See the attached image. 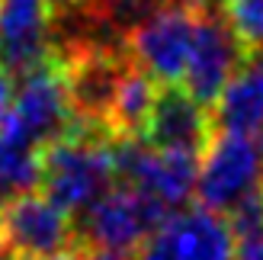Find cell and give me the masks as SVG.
<instances>
[{
  "mask_svg": "<svg viewBox=\"0 0 263 260\" xmlns=\"http://www.w3.org/2000/svg\"><path fill=\"white\" fill-rule=\"evenodd\" d=\"M215 135H247L263 128V55H251L212 106Z\"/></svg>",
  "mask_w": 263,
  "mask_h": 260,
  "instance_id": "11",
  "label": "cell"
},
{
  "mask_svg": "<svg viewBox=\"0 0 263 260\" xmlns=\"http://www.w3.org/2000/svg\"><path fill=\"white\" fill-rule=\"evenodd\" d=\"M10 128L35 145L39 151L61 141L74 128V113L68 100V81H64V64L55 55L32 74L20 77L16 97H13V113L7 119Z\"/></svg>",
  "mask_w": 263,
  "mask_h": 260,
  "instance_id": "5",
  "label": "cell"
},
{
  "mask_svg": "<svg viewBox=\"0 0 263 260\" xmlns=\"http://www.w3.org/2000/svg\"><path fill=\"white\" fill-rule=\"evenodd\" d=\"M234 260H263V235L241 238L234 248Z\"/></svg>",
  "mask_w": 263,
  "mask_h": 260,
  "instance_id": "16",
  "label": "cell"
},
{
  "mask_svg": "<svg viewBox=\"0 0 263 260\" xmlns=\"http://www.w3.org/2000/svg\"><path fill=\"white\" fill-rule=\"evenodd\" d=\"M84 248L74 218L42 190L0 202V251L10 260H55Z\"/></svg>",
  "mask_w": 263,
  "mask_h": 260,
  "instance_id": "2",
  "label": "cell"
},
{
  "mask_svg": "<svg viewBox=\"0 0 263 260\" xmlns=\"http://www.w3.org/2000/svg\"><path fill=\"white\" fill-rule=\"evenodd\" d=\"M215 128L212 116L199 106L180 84L177 87H157L151 116L141 128V141L157 151H186V154H205L212 145Z\"/></svg>",
  "mask_w": 263,
  "mask_h": 260,
  "instance_id": "10",
  "label": "cell"
},
{
  "mask_svg": "<svg viewBox=\"0 0 263 260\" xmlns=\"http://www.w3.org/2000/svg\"><path fill=\"white\" fill-rule=\"evenodd\" d=\"M13 97H16V90H13V77L0 71V125L10 119L13 113Z\"/></svg>",
  "mask_w": 263,
  "mask_h": 260,
  "instance_id": "17",
  "label": "cell"
},
{
  "mask_svg": "<svg viewBox=\"0 0 263 260\" xmlns=\"http://www.w3.org/2000/svg\"><path fill=\"white\" fill-rule=\"evenodd\" d=\"M199 10L202 7L174 4L125 39V51L132 64L148 74L157 87L183 84L190 55H193V42H196Z\"/></svg>",
  "mask_w": 263,
  "mask_h": 260,
  "instance_id": "4",
  "label": "cell"
},
{
  "mask_svg": "<svg viewBox=\"0 0 263 260\" xmlns=\"http://www.w3.org/2000/svg\"><path fill=\"white\" fill-rule=\"evenodd\" d=\"M90 260H128V257H122V254H109V251H93V254H90Z\"/></svg>",
  "mask_w": 263,
  "mask_h": 260,
  "instance_id": "19",
  "label": "cell"
},
{
  "mask_svg": "<svg viewBox=\"0 0 263 260\" xmlns=\"http://www.w3.org/2000/svg\"><path fill=\"white\" fill-rule=\"evenodd\" d=\"M154 97H157V84L132 64L122 77L119 90H116V100H112L109 119H106V135L112 141L116 138H141V128L151 116Z\"/></svg>",
  "mask_w": 263,
  "mask_h": 260,
  "instance_id": "12",
  "label": "cell"
},
{
  "mask_svg": "<svg viewBox=\"0 0 263 260\" xmlns=\"http://www.w3.org/2000/svg\"><path fill=\"white\" fill-rule=\"evenodd\" d=\"M263 183L257 141L247 135L218 132L199 161V180H196V202L205 212L225 218L247 193Z\"/></svg>",
  "mask_w": 263,
  "mask_h": 260,
  "instance_id": "6",
  "label": "cell"
},
{
  "mask_svg": "<svg viewBox=\"0 0 263 260\" xmlns=\"http://www.w3.org/2000/svg\"><path fill=\"white\" fill-rule=\"evenodd\" d=\"M260 138H257V154H260V174H263V128L257 132Z\"/></svg>",
  "mask_w": 263,
  "mask_h": 260,
  "instance_id": "20",
  "label": "cell"
},
{
  "mask_svg": "<svg viewBox=\"0 0 263 260\" xmlns=\"http://www.w3.org/2000/svg\"><path fill=\"white\" fill-rule=\"evenodd\" d=\"M42 187V151L16 128L0 125V202Z\"/></svg>",
  "mask_w": 263,
  "mask_h": 260,
  "instance_id": "13",
  "label": "cell"
},
{
  "mask_svg": "<svg viewBox=\"0 0 263 260\" xmlns=\"http://www.w3.org/2000/svg\"><path fill=\"white\" fill-rule=\"evenodd\" d=\"M218 10L247 55H263V0H218Z\"/></svg>",
  "mask_w": 263,
  "mask_h": 260,
  "instance_id": "14",
  "label": "cell"
},
{
  "mask_svg": "<svg viewBox=\"0 0 263 260\" xmlns=\"http://www.w3.org/2000/svg\"><path fill=\"white\" fill-rule=\"evenodd\" d=\"M42 4H45V10L51 16H68V13H74L84 0H42Z\"/></svg>",
  "mask_w": 263,
  "mask_h": 260,
  "instance_id": "18",
  "label": "cell"
},
{
  "mask_svg": "<svg viewBox=\"0 0 263 260\" xmlns=\"http://www.w3.org/2000/svg\"><path fill=\"white\" fill-rule=\"evenodd\" d=\"M51 58V13L42 0H0V71L26 77Z\"/></svg>",
  "mask_w": 263,
  "mask_h": 260,
  "instance_id": "9",
  "label": "cell"
},
{
  "mask_svg": "<svg viewBox=\"0 0 263 260\" xmlns=\"http://www.w3.org/2000/svg\"><path fill=\"white\" fill-rule=\"evenodd\" d=\"M251 58L238 42V35L231 32V26L225 23L221 10L202 7L199 10V26H196V42L193 55L186 64V77H183V90L212 113L218 103L221 90L231 84V77L241 71V64Z\"/></svg>",
  "mask_w": 263,
  "mask_h": 260,
  "instance_id": "7",
  "label": "cell"
},
{
  "mask_svg": "<svg viewBox=\"0 0 263 260\" xmlns=\"http://www.w3.org/2000/svg\"><path fill=\"white\" fill-rule=\"evenodd\" d=\"M132 260H234V235L221 215L196 206L170 215Z\"/></svg>",
  "mask_w": 263,
  "mask_h": 260,
  "instance_id": "8",
  "label": "cell"
},
{
  "mask_svg": "<svg viewBox=\"0 0 263 260\" xmlns=\"http://www.w3.org/2000/svg\"><path fill=\"white\" fill-rule=\"evenodd\" d=\"M116 187L112 138L74 119L61 141L42 148V190L68 215L87 212Z\"/></svg>",
  "mask_w": 263,
  "mask_h": 260,
  "instance_id": "1",
  "label": "cell"
},
{
  "mask_svg": "<svg viewBox=\"0 0 263 260\" xmlns=\"http://www.w3.org/2000/svg\"><path fill=\"white\" fill-rule=\"evenodd\" d=\"M225 222L231 228L234 238H254V235H263V183L247 193V196L234 206V209L225 215Z\"/></svg>",
  "mask_w": 263,
  "mask_h": 260,
  "instance_id": "15",
  "label": "cell"
},
{
  "mask_svg": "<svg viewBox=\"0 0 263 260\" xmlns=\"http://www.w3.org/2000/svg\"><path fill=\"white\" fill-rule=\"evenodd\" d=\"M0 260H10V257H7V254H4V251H0Z\"/></svg>",
  "mask_w": 263,
  "mask_h": 260,
  "instance_id": "21",
  "label": "cell"
},
{
  "mask_svg": "<svg viewBox=\"0 0 263 260\" xmlns=\"http://www.w3.org/2000/svg\"><path fill=\"white\" fill-rule=\"evenodd\" d=\"M170 215L174 212L161 199L119 183L84 212L77 238L81 244H90L97 251L132 257Z\"/></svg>",
  "mask_w": 263,
  "mask_h": 260,
  "instance_id": "3",
  "label": "cell"
}]
</instances>
